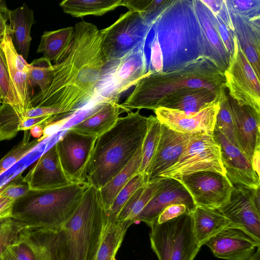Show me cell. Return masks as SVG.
<instances>
[{"label": "cell", "instance_id": "11a10c76", "mask_svg": "<svg viewBox=\"0 0 260 260\" xmlns=\"http://www.w3.org/2000/svg\"><path fill=\"white\" fill-rule=\"evenodd\" d=\"M9 10L6 6L5 1L0 0V16L8 20V14Z\"/></svg>", "mask_w": 260, "mask_h": 260}, {"label": "cell", "instance_id": "e575fe53", "mask_svg": "<svg viewBox=\"0 0 260 260\" xmlns=\"http://www.w3.org/2000/svg\"><path fill=\"white\" fill-rule=\"evenodd\" d=\"M148 183L147 177L141 173L135 175L117 194L109 209L106 212L107 222H116L121 209L134 193Z\"/></svg>", "mask_w": 260, "mask_h": 260}, {"label": "cell", "instance_id": "94428289", "mask_svg": "<svg viewBox=\"0 0 260 260\" xmlns=\"http://www.w3.org/2000/svg\"><path fill=\"white\" fill-rule=\"evenodd\" d=\"M2 38H3V37L0 34V41L2 40Z\"/></svg>", "mask_w": 260, "mask_h": 260}, {"label": "cell", "instance_id": "3957f363", "mask_svg": "<svg viewBox=\"0 0 260 260\" xmlns=\"http://www.w3.org/2000/svg\"><path fill=\"white\" fill-rule=\"evenodd\" d=\"M139 110L119 117L115 124L97 138L86 170L88 184L100 190L118 174L142 146L148 117Z\"/></svg>", "mask_w": 260, "mask_h": 260}, {"label": "cell", "instance_id": "816d5d0a", "mask_svg": "<svg viewBox=\"0 0 260 260\" xmlns=\"http://www.w3.org/2000/svg\"><path fill=\"white\" fill-rule=\"evenodd\" d=\"M251 163L253 170L260 177V145L255 148L251 159Z\"/></svg>", "mask_w": 260, "mask_h": 260}, {"label": "cell", "instance_id": "d6a6232c", "mask_svg": "<svg viewBox=\"0 0 260 260\" xmlns=\"http://www.w3.org/2000/svg\"><path fill=\"white\" fill-rule=\"evenodd\" d=\"M132 223L125 221L108 223L94 260H112L123 241L127 230Z\"/></svg>", "mask_w": 260, "mask_h": 260}, {"label": "cell", "instance_id": "74e56055", "mask_svg": "<svg viewBox=\"0 0 260 260\" xmlns=\"http://www.w3.org/2000/svg\"><path fill=\"white\" fill-rule=\"evenodd\" d=\"M29 131H24L21 141L0 159V175L25 157L41 142L37 138L30 141Z\"/></svg>", "mask_w": 260, "mask_h": 260}, {"label": "cell", "instance_id": "db71d44e", "mask_svg": "<svg viewBox=\"0 0 260 260\" xmlns=\"http://www.w3.org/2000/svg\"><path fill=\"white\" fill-rule=\"evenodd\" d=\"M259 187L254 189L252 199L254 206L258 211H260V196H259Z\"/></svg>", "mask_w": 260, "mask_h": 260}, {"label": "cell", "instance_id": "603a6c76", "mask_svg": "<svg viewBox=\"0 0 260 260\" xmlns=\"http://www.w3.org/2000/svg\"><path fill=\"white\" fill-rule=\"evenodd\" d=\"M228 98L240 150L251 161L255 148L260 145V113L249 106L240 105L229 95Z\"/></svg>", "mask_w": 260, "mask_h": 260}, {"label": "cell", "instance_id": "f546056e", "mask_svg": "<svg viewBox=\"0 0 260 260\" xmlns=\"http://www.w3.org/2000/svg\"><path fill=\"white\" fill-rule=\"evenodd\" d=\"M74 27L69 26L43 32L37 51L48 59L53 64L60 62L65 57L74 37Z\"/></svg>", "mask_w": 260, "mask_h": 260}, {"label": "cell", "instance_id": "7bdbcfd3", "mask_svg": "<svg viewBox=\"0 0 260 260\" xmlns=\"http://www.w3.org/2000/svg\"><path fill=\"white\" fill-rule=\"evenodd\" d=\"M0 93L2 97V104H5L10 106L19 116L17 105L11 90L8 66L6 57L1 46V44Z\"/></svg>", "mask_w": 260, "mask_h": 260}, {"label": "cell", "instance_id": "f907efd6", "mask_svg": "<svg viewBox=\"0 0 260 260\" xmlns=\"http://www.w3.org/2000/svg\"><path fill=\"white\" fill-rule=\"evenodd\" d=\"M15 201L0 195V220L12 217Z\"/></svg>", "mask_w": 260, "mask_h": 260}, {"label": "cell", "instance_id": "e0dca14e", "mask_svg": "<svg viewBox=\"0 0 260 260\" xmlns=\"http://www.w3.org/2000/svg\"><path fill=\"white\" fill-rule=\"evenodd\" d=\"M193 3L201 31L203 58L223 73L230 57L217 30L215 17L201 0H193Z\"/></svg>", "mask_w": 260, "mask_h": 260}, {"label": "cell", "instance_id": "83f0119b", "mask_svg": "<svg viewBox=\"0 0 260 260\" xmlns=\"http://www.w3.org/2000/svg\"><path fill=\"white\" fill-rule=\"evenodd\" d=\"M193 230L202 246L211 237L222 230L238 227L216 209L197 206L192 212Z\"/></svg>", "mask_w": 260, "mask_h": 260}, {"label": "cell", "instance_id": "ab89813d", "mask_svg": "<svg viewBox=\"0 0 260 260\" xmlns=\"http://www.w3.org/2000/svg\"><path fill=\"white\" fill-rule=\"evenodd\" d=\"M20 117L9 105L2 104L0 108V142L10 140L18 132Z\"/></svg>", "mask_w": 260, "mask_h": 260}, {"label": "cell", "instance_id": "bcb514c9", "mask_svg": "<svg viewBox=\"0 0 260 260\" xmlns=\"http://www.w3.org/2000/svg\"><path fill=\"white\" fill-rule=\"evenodd\" d=\"M9 249L16 260H40L32 247L18 236Z\"/></svg>", "mask_w": 260, "mask_h": 260}, {"label": "cell", "instance_id": "30bf717a", "mask_svg": "<svg viewBox=\"0 0 260 260\" xmlns=\"http://www.w3.org/2000/svg\"><path fill=\"white\" fill-rule=\"evenodd\" d=\"M234 50L223 72L229 95L240 105L249 106L260 113V78L234 37Z\"/></svg>", "mask_w": 260, "mask_h": 260}, {"label": "cell", "instance_id": "ee69618b", "mask_svg": "<svg viewBox=\"0 0 260 260\" xmlns=\"http://www.w3.org/2000/svg\"><path fill=\"white\" fill-rule=\"evenodd\" d=\"M163 181L164 178H160L148 183L144 191L135 203L126 221L132 224L136 222L137 217L151 198L158 191Z\"/></svg>", "mask_w": 260, "mask_h": 260}, {"label": "cell", "instance_id": "277c9868", "mask_svg": "<svg viewBox=\"0 0 260 260\" xmlns=\"http://www.w3.org/2000/svg\"><path fill=\"white\" fill-rule=\"evenodd\" d=\"M207 88L218 93L225 91L223 73L205 58L180 70L147 73L120 106L123 112L135 109L154 110L166 96L188 88Z\"/></svg>", "mask_w": 260, "mask_h": 260}, {"label": "cell", "instance_id": "8fae6325", "mask_svg": "<svg viewBox=\"0 0 260 260\" xmlns=\"http://www.w3.org/2000/svg\"><path fill=\"white\" fill-rule=\"evenodd\" d=\"M176 180L188 191L196 206L211 209L224 206L234 188L226 176L214 171L197 172Z\"/></svg>", "mask_w": 260, "mask_h": 260}, {"label": "cell", "instance_id": "4fadbf2b", "mask_svg": "<svg viewBox=\"0 0 260 260\" xmlns=\"http://www.w3.org/2000/svg\"><path fill=\"white\" fill-rule=\"evenodd\" d=\"M254 189L234 186L228 202L216 210L238 229L260 243V211L253 202Z\"/></svg>", "mask_w": 260, "mask_h": 260}, {"label": "cell", "instance_id": "52a82bcc", "mask_svg": "<svg viewBox=\"0 0 260 260\" xmlns=\"http://www.w3.org/2000/svg\"><path fill=\"white\" fill-rule=\"evenodd\" d=\"M150 227L151 247L158 260H193L201 247L193 233L192 213Z\"/></svg>", "mask_w": 260, "mask_h": 260}, {"label": "cell", "instance_id": "7a4b0ae2", "mask_svg": "<svg viewBox=\"0 0 260 260\" xmlns=\"http://www.w3.org/2000/svg\"><path fill=\"white\" fill-rule=\"evenodd\" d=\"M142 49L147 74L180 70L203 58L193 0H172L149 26Z\"/></svg>", "mask_w": 260, "mask_h": 260}, {"label": "cell", "instance_id": "f6af8a7d", "mask_svg": "<svg viewBox=\"0 0 260 260\" xmlns=\"http://www.w3.org/2000/svg\"><path fill=\"white\" fill-rule=\"evenodd\" d=\"M29 190L21 173L11 181L0 187V195L16 201Z\"/></svg>", "mask_w": 260, "mask_h": 260}, {"label": "cell", "instance_id": "7c38bea8", "mask_svg": "<svg viewBox=\"0 0 260 260\" xmlns=\"http://www.w3.org/2000/svg\"><path fill=\"white\" fill-rule=\"evenodd\" d=\"M96 139L69 128L55 144L63 171L72 184L87 183L86 170Z\"/></svg>", "mask_w": 260, "mask_h": 260}, {"label": "cell", "instance_id": "2e32d148", "mask_svg": "<svg viewBox=\"0 0 260 260\" xmlns=\"http://www.w3.org/2000/svg\"><path fill=\"white\" fill-rule=\"evenodd\" d=\"M213 134L220 147L221 161L226 176L233 185L251 189L259 187L260 177L253 170L247 156L216 127Z\"/></svg>", "mask_w": 260, "mask_h": 260}, {"label": "cell", "instance_id": "8992f818", "mask_svg": "<svg viewBox=\"0 0 260 260\" xmlns=\"http://www.w3.org/2000/svg\"><path fill=\"white\" fill-rule=\"evenodd\" d=\"M87 183L45 190H29L14 204L12 218L25 228H58L75 212Z\"/></svg>", "mask_w": 260, "mask_h": 260}, {"label": "cell", "instance_id": "f35d334b", "mask_svg": "<svg viewBox=\"0 0 260 260\" xmlns=\"http://www.w3.org/2000/svg\"><path fill=\"white\" fill-rule=\"evenodd\" d=\"M29 82L31 89L35 87L42 91L50 84L53 77V64L45 57L35 59L29 63Z\"/></svg>", "mask_w": 260, "mask_h": 260}, {"label": "cell", "instance_id": "680465c9", "mask_svg": "<svg viewBox=\"0 0 260 260\" xmlns=\"http://www.w3.org/2000/svg\"><path fill=\"white\" fill-rule=\"evenodd\" d=\"M248 260H260V247L257 248L256 252Z\"/></svg>", "mask_w": 260, "mask_h": 260}, {"label": "cell", "instance_id": "b9f144b4", "mask_svg": "<svg viewBox=\"0 0 260 260\" xmlns=\"http://www.w3.org/2000/svg\"><path fill=\"white\" fill-rule=\"evenodd\" d=\"M24 228L22 223L12 217L0 220V256L16 241Z\"/></svg>", "mask_w": 260, "mask_h": 260}, {"label": "cell", "instance_id": "d4e9b609", "mask_svg": "<svg viewBox=\"0 0 260 260\" xmlns=\"http://www.w3.org/2000/svg\"><path fill=\"white\" fill-rule=\"evenodd\" d=\"M230 14L234 35L247 59L260 78V19L249 21Z\"/></svg>", "mask_w": 260, "mask_h": 260}, {"label": "cell", "instance_id": "f5cc1de1", "mask_svg": "<svg viewBox=\"0 0 260 260\" xmlns=\"http://www.w3.org/2000/svg\"><path fill=\"white\" fill-rule=\"evenodd\" d=\"M45 127L42 125H37L29 129L30 135L34 138L39 139L41 138L44 133Z\"/></svg>", "mask_w": 260, "mask_h": 260}, {"label": "cell", "instance_id": "9f6ffc18", "mask_svg": "<svg viewBox=\"0 0 260 260\" xmlns=\"http://www.w3.org/2000/svg\"><path fill=\"white\" fill-rule=\"evenodd\" d=\"M7 20V19L0 16V34L3 37L8 27V25L6 23Z\"/></svg>", "mask_w": 260, "mask_h": 260}, {"label": "cell", "instance_id": "91938a15", "mask_svg": "<svg viewBox=\"0 0 260 260\" xmlns=\"http://www.w3.org/2000/svg\"><path fill=\"white\" fill-rule=\"evenodd\" d=\"M2 104V100L1 95V93H0V108L1 107Z\"/></svg>", "mask_w": 260, "mask_h": 260}, {"label": "cell", "instance_id": "ac0fdd59", "mask_svg": "<svg viewBox=\"0 0 260 260\" xmlns=\"http://www.w3.org/2000/svg\"><path fill=\"white\" fill-rule=\"evenodd\" d=\"M113 62L106 83L108 87L112 88L108 96L119 98L122 93L135 85L147 75L142 46L134 49Z\"/></svg>", "mask_w": 260, "mask_h": 260}, {"label": "cell", "instance_id": "7dc6e473", "mask_svg": "<svg viewBox=\"0 0 260 260\" xmlns=\"http://www.w3.org/2000/svg\"><path fill=\"white\" fill-rule=\"evenodd\" d=\"M201 1L211 10L214 15L220 18L234 31L231 15L225 0Z\"/></svg>", "mask_w": 260, "mask_h": 260}, {"label": "cell", "instance_id": "ffe728a7", "mask_svg": "<svg viewBox=\"0 0 260 260\" xmlns=\"http://www.w3.org/2000/svg\"><path fill=\"white\" fill-rule=\"evenodd\" d=\"M23 180L30 190L53 189L72 184L63 171L55 144L38 158Z\"/></svg>", "mask_w": 260, "mask_h": 260}, {"label": "cell", "instance_id": "ba28073f", "mask_svg": "<svg viewBox=\"0 0 260 260\" xmlns=\"http://www.w3.org/2000/svg\"><path fill=\"white\" fill-rule=\"evenodd\" d=\"M204 171L216 172L226 176L220 147L213 132L196 134L177 161L162 172L158 179H177L186 175Z\"/></svg>", "mask_w": 260, "mask_h": 260}, {"label": "cell", "instance_id": "cb8c5ba5", "mask_svg": "<svg viewBox=\"0 0 260 260\" xmlns=\"http://www.w3.org/2000/svg\"><path fill=\"white\" fill-rule=\"evenodd\" d=\"M118 102L116 97H104L89 115L69 128L84 135L99 137L115 124L123 112Z\"/></svg>", "mask_w": 260, "mask_h": 260}, {"label": "cell", "instance_id": "681fc988", "mask_svg": "<svg viewBox=\"0 0 260 260\" xmlns=\"http://www.w3.org/2000/svg\"><path fill=\"white\" fill-rule=\"evenodd\" d=\"M186 213L191 212L185 205L182 204H172L164 209L158 215L155 222L162 223Z\"/></svg>", "mask_w": 260, "mask_h": 260}, {"label": "cell", "instance_id": "c3c4849f", "mask_svg": "<svg viewBox=\"0 0 260 260\" xmlns=\"http://www.w3.org/2000/svg\"><path fill=\"white\" fill-rule=\"evenodd\" d=\"M214 16L216 18L217 30L230 59L233 54L234 50V32L220 18L217 16Z\"/></svg>", "mask_w": 260, "mask_h": 260}, {"label": "cell", "instance_id": "9c48e42d", "mask_svg": "<svg viewBox=\"0 0 260 260\" xmlns=\"http://www.w3.org/2000/svg\"><path fill=\"white\" fill-rule=\"evenodd\" d=\"M149 27L137 12L128 10L111 25L100 30L102 52L106 64L143 46Z\"/></svg>", "mask_w": 260, "mask_h": 260}, {"label": "cell", "instance_id": "60d3db41", "mask_svg": "<svg viewBox=\"0 0 260 260\" xmlns=\"http://www.w3.org/2000/svg\"><path fill=\"white\" fill-rule=\"evenodd\" d=\"M229 12L249 21L260 19V0H225Z\"/></svg>", "mask_w": 260, "mask_h": 260}, {"label": "cell", "instance_id": "6f0895ef", "mask_svg": "<svg viewBox=\"0 0 260 260\" xmlns=\"http://www.w3.org/2000/svg\"><path fill=\"white\" fill-rule=\"evenodd\" d=\"M0 260H16L12 252L7 249L0 256Z\"/></svg>", "mask_w": 260, "mask_h": 260}, {"label": "cell", "instance_id": "484cf974", "mask_svg": "<svg viewBox=\"0 0 260 260\" xmlns=\"http://www.w3.org/2000/svg\"><path fill=\"white\" fill-rule=\"evenodd\" d=\"M8 30L12 42L17 52L26 60L32 38L31 29L36 23L34 13L25 3L14 9L9 10Z\"/></svg>", "mask_w": 260, "mask_h": 260}, {"label": "cell", "instance_id": "7402d4cb", "mask_svg": "<svg viewBox=\"0 0 260 260\" xmlns=\"http://www.w3.org/2000/svg\"><path fill=\"white\" fill-rule=\"evenodd\" d=\"M217 257L226 260H248L260 243L239 229L230 228L221 231L205 243Z\"/></svg>", "mask_w": 260, "mask_h": 260}, {"label": "cell", "instance_id": "44dd1931", "mask_svg": "<svg viewBox=\"0 0 260 260\" xmlns=\"http://www.w3.org/2000/svg\"><path fill=\"white\" fill-rule=\"evenodd\" d=\"M195 135L180 133L161 123L160 138L148 173V183L159 179L162 172L177 161Z\"/></svg>", "mask_w": 260, "mask_h": 260}, {"label": "cell", "instance_id": "5b68a950", "mask_svg": "<svg viewBox=\"0 0 260 260\" xmlns=\"http://www.w3.org/2000/svg\"><path fill=\"white\" fill-rule=\"evenodd\" d=\"M107 224L99 190L89 185L59 230V260H94Z\"/></svg>", "mask_w": 260, "mask_h": 260}, {"label": "cell", "instance_id": "4316f807", "mask_svg": "<svg viewBox=\"0 0 260 260\" xmlns=\"http://www.w3.org/2000/svg\"><path fill=\"white\" fill-rule=\"evenodd\" d=\"M223 92L218 93L207 88H188L166 96L160 101L157 108L198 112L218 100Z\"/></svg>", "mask_w": 260, "mask_h": 260}, {"label": "cell", "instance_id": "1f68e13d", "mask_svg": "<svg viewBox=\"0 0 260 260\" xmlns=\"http://www.w3.org/2000/svg\"><path fill=\"white\" fill-rule=\"evenodd\" d=\"M123 0H65L59 3L64 13L82 18L88 15L102 16L122 6Z\"/></svg>", "mask_w": 260, "mask_h": 260}, {"label": "cell", "instance_id": "8d00e7d4", "mask_svg": "<svg viewBox=\"0 0 260 260\" xmlns=\"http://www.w3.org/2000/svg\"><path fill=\"white\" fill-rule=\"evenodd\" d=\"M219 101V108L216 117L215 127L231 143L240 150L235 134L228 95L225 91L220 94Z\"/></svg>", "mask_w": 260, "mask_h": 260}, {"label": "cell", "instance_id": "4dcf8cb0", "mask_svg": "<svg viewBox=\"0 0 260 260\" xmlns=\"http://www.w3.org/2000/svg\"><path fill=\"white\" fill-rule=\"evenodd\" d=\"M142 161V146L128 163L104 186L99 190L102 206L106 212L119 191L136 174L139 173Z\"/></svg>", "mask_w": 260, "mask_h": 260}, {"label": "cell", "instance_id": "d6986e66", "mask_svg": "<svg viewBox=\"0 0 260 260\" xmlns=\"http://www.w3.org/2000/svg\"><path fill=\"white\" fill-rule=\"evenodd\" d=\"M176 204L185 205L191 213L197 207L188 191L178 180L165 178L159 189L137 217L136 222L142 221L150 227L164 209Z\"/></svg>", "mask_w": 260, "mask_h": 260}, {"label": "cell", "instance_id": "836d02e7", "mask_svg": "<svg viewBox=\"0 0 260 260\" xmlns=\"http://www.w3.org/2000/svg\"><path fill=\"white\" fill-rule=\"evenodd\" d=\"M161 123L156 116L148 117L147 129L142 146V161L139 173L148 178V173L159 142Z\"/></svg>", "mask_w": 260, "mask_h": 260}, {"label": "cell", "instance_id": "9a60e30c", "mask_svg": "<svg viewBox=\"0 0 260 260\" xmlns=\"http://www.w3.org/2000/svg\"><path fill=\"white\" fill-rule=\"evenodd\" d=\"M219 108L218 99L198 112H185L163 107L154 111L159 122L168 128L180 133L196 134L213 132Z\"/></svg>", "mask_w": 260, "mask_h": 260}, {"label": "cell", "instance_id": "6da1fadb", "mask_svg": "<svg viewBox=\"0 0 260 260\" xmlns=\"http://www.w3.org/2000/svg\"><path fill=\"white\" fill-rule=\"evenodd\" d=\"M74 27L73 39L67 54L60 62L53 64L51 83L30 100L31 107L54 110L58 122L94 95L106 64L102 52V36L97 26L82 21Z\"/></svg>", "mask_w": 260, "mask_h": 260}, {"label": "cell", "instance_id": "f1b7e54d", "mask_svg": "<svg viewBox=\"0 0 260 260\" xmlns=\"http://www.w3.org/2000/svg\"><path fill=\"white\" fill-rule=\"evenodd\" d=\"M60 228H24L18 237L32 247L40 260H59L58 237Z\"/></svg>", "mask_w": 260, "mask_h": 260}, {"label": "cell", "instance_id": "5bb4252c", "mask_svg": "<svg viewBox=\"0 0 260 260\" xmlns=\"http://www.w3.org/2000/svg\"><path fill=\"white\" fill-rule=\"evenodd\" d=\"M0 44L7 61L11 90L17 105L19 115L23 117L26 111L32 108L31 88L29 82L30 65L16 51L10 38L8 27Z\"/></svg>", "mask_w": 260, "mask_h": 260}, {"label": "cell", "instance_id": "6125c7cd", "mask_svg": "<svg viewBox=\"0 0 260 260\" xmlns=\"http://www.w3.org/2000/svg\"><path fill=\"white\" fill-rule=\"evenodd\" d=\"M112 260H116V258H115V257H114Z\"/></svg>", "mask_w": 260, "mask_h": 260}, {"label": "cell", "instance_id": "d590c367", "mask_svg": "<svg viewBox=\"0 0 260 260\" xmlns=\"http://www.w3.org/2000/svg\"><path fill=\"white\" fill-rule=\"evenodd\" d=\"M172 0H124L122 6L137 12L150 25L164 12Z\"/></svg>", "mask_w": 260, "mask_h": 260}]
</instances>
